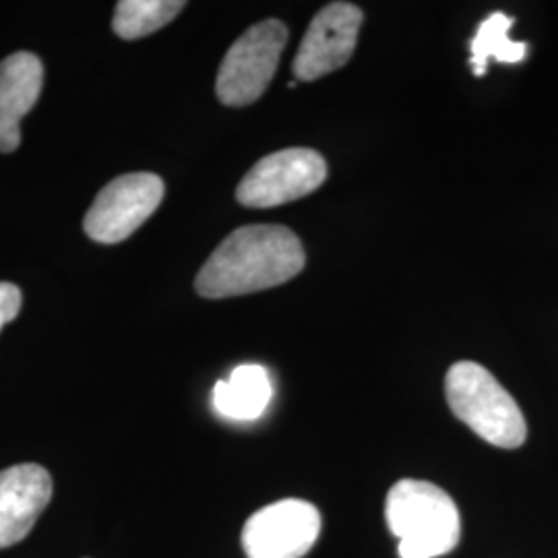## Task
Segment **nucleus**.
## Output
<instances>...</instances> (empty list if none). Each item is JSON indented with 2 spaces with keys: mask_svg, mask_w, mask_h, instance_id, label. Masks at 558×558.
Instances as JSON below:
<instances>
[{
  "mask_svg": "<svg viewBox=\"0 0 558 558\" xmlns=\"http://www.w3.org/2000/svg\"><path fill=\"white\" fill-rule=\"evenodd\" d=\"M184 7L180 0H120L112 29L122 40H140L179 17Z\"/></svg>",
  "mask_w": 558,
  "mask_h": 558,
  "instance_id": "12",
  "label": "nucleus"
},
{
  "mask_svg": "<svg viewBox=\"0 0 558 558\" xmlns=\"http://www.w3.org/2000/svg\"><path fill=\"white\" fill-rule=\"evenodd\" d=\"M445 396L451 412L480 439L500 449L525 442L527 424L518 401L478 362H456L445 379Z\"/></svg>",
  "mask_w": 558,
  "mask_h": 558,
  "instance_id": "3",
  "label": "nucleus"
},
{
  "mask_svg": "<svg viewBox=\"0 0 558 558\" xmlns=\"http://www.w3.org/2000/svg\"><path fill=\"white\" fill-rule=\"evenodd\" d=\"M44 66L32 52H15L0 62V154H13L21 143V120L36 106Z\"/></svg>",
  "mask_w": 558,
  "mask_h": 558,
  "instance_id": "10",
  "label": "nucleus"
},
{
  "mask_svg": "<svg viewBox=\"0 0 558 558\" xmlns=\"http://www.w3.org/2000/svg\"><path fill=\"white\" fill-rule=\"evenodd\" d=\"M401 558H437L451 553L461 536L458 505L433 482L399 480L385 505Z\"/></svg>",
  "mask_w": 558,
  "mask_h": 558,
  "instance_id": "2",
  "label": "nucleus"
},
{
  "mask_svg": "<svg viewBox=\"0 0 558 558\" xmlns=\"http://www.w3.org/2000/svg\"><path fill=\"white\" fill-rule=\"evenodd\" d=\"M362 11L350 2H331L313 17L300 41L292 71L299 81H317L348 64L359 41Z\"/></svg>",
  "mask_w": 558,
  "mask_h": 558,
  "instance_id": "8",
  "label": "nucleus"
},
{
  "mask_svg": "<svg viewBox=\"0 0 558 558\" xmlns=\"http://www.w3.org/2000/svg\"><path fill=\"white\" fill-rule=\"evenodd\" d=\"M271 399V380L259 364L239 366L214 387V408L223 418L251 422L263 416Z\"/></svg>",
  "mask_w": 558,
  "mask_h": 558,
  "instance_id": "11",
  "label": "nucleus"
},
{
  "mask_svg": "<svg viewBox=\"0 0 558 558\" xmlns=\"http://www.w3.org/2000/svg\"><path fill=\"white\" fill-rule=\"evenodd\" d=\"M288 27L278 20L248 27L221 60L216 94L223 106L242 108L259 100L278 71Z\"/></svg>",
  "mask_w": 558,
  "mask_h": 558,
  "instance_id": "4",
  "label": "nucleus"
},
{
  "mask_svg": "<svg viewBox=\"0 0 558 558\" xmlns=\"http://www.w3.org/2000/svg\"><path fill=\"white\" fill-rule=\"evenodd\" d=\"M21 290L13 283L0 281V331L7 323L20 315Z\"/></svg>",
  "mask_w": 558,
  "mask_h": 558,
  "instance_id": "14",
  "label": "nucleus"
},
{
  "mask_svg": "<svg viewBox=\"0 0 558 558\" xmlns=\"http://www.w3.org/2000/svg\"><path fill=\"white\" fill-rule=\"evenodd\" d=\"M513 25V20L505 13H493L486 21H482L478 27V34L472 40V59L470 64L474 69L476 77H484L488 69V60H499V62H521L527 46L523 41L509 40V29Z\"/></svg>",
  "mask_w": 558,
  "mask_h": 558,
  "instance_id": "13",
  "label": "nucleus"
},
{
  "mask_svg": "<svg viewBox=\"0 0 558 558\" xmlns=\"http://www.w3.org/2000/svg\"><path fill=\"white\" fill-rule=\"evenodd\" d=\"M327 179L319 151L290 147L260 158L240 180L236 199L244 207L269 209L315 193Z\"/></svg>",
  "mask_w": 558,
  "mask_h": 558,
  "instance_id": "5",
  "label": "nucleus"
},
{
  "mask_svg": "<svg viewBox=\"0 0 558 558\" xmlns=\"http://www.w3.org/2000/svg\"><path fill=\"white\" fill-rule=\"evenodd\" d=\"M52 499V478L36 463L0 472V548L25 538Z\"/></svg>",
  "mask_w": 558,
  "mask_h": 558,
  "instance_id": "9",
  "label": "nucleus"
},
{
  "mask_svg": "<svg viewBox=\"0 0 558 558\" xmlns=\"http://www.w3.org/2000/svg\"><path fill=\"white\" fill-rule=\"evenodd\" d=\"M319 509L306 500L271 502L251 515L242 530L248 558H302L319 538Z\"/></svg>",
  "mask_w": 558,
  "mask_h": 558,
  "instance_id": "7",
  "label": "nucleus"
},
{
  "mask_svg": "<svg viewBox=\"0 0 558 558\" xmlns=\"http://www.w3.org/2000/svg\"><path fill=\"white\" fill-rule=\"evenodd\" d=\"M299 236L283 226L259 223L234 230L201 267L195 290L203 299H232L269 290L304 269Z\"/></svg>",
  "mask_w": 558,
  "mask_h": 558,
  "instance_id": "1",
  "label": "nucleus"
},
{
  "mask_svg": "<svg viewBox=\"0 0 558 558\" xmlns=\"http://www.w3.org/2000/svg\"><path fill=\"white\" fill-rule=\"evenodd\" d=\"M163 191V180L149 172L124 174L108 182L85 216V234L101 244L129 239L160 207Z\"/></svg>",
  "mask_w": 558,
  "mask_h": 558,
  "instance_id": "6",
  "label": "nucleus"
}]
</instances>
